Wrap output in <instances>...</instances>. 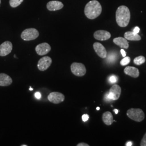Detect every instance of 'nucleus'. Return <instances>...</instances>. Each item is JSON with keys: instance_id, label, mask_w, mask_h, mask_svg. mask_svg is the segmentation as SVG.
<instances>
[{"instance_id": "f257e3e1", "label": "nucleus", "mask_w": 146, "mask_h": 146, "mask_svg": "<svg viewBox=\"0 0 146 146\" xmlns=\"http://www.w3.org/2000/svg\"><path fill=\"white\" fill-rule=\"evenodd\" d=\"M102 11V6L99 2L96 0H92L86 5L84 14L89 19L94 20L101 15Z\"/></svg>"}, {"instance_id": "f03ea898", "label": "nucleus", "mask_w": 146, "mask_h": 146, "mask_svg": "<svg viewBox=\"0 0 146 146\" xmlns=\"http://www.w3.org/2000/svg\"><path fill=\"white\" fill-rule=\"evenodd\" d=\"M131 13L129 8L125 5H121L116 11V21L121 27H125L129 23Z\"/></svg>"}, {"instance_id": "7ed1b4c3", "label": "nucleus", "mask_w": 146, "mask_h": 146, "mask_svg": "<svg viewBox=\"0 0 146 146\" xmlns=\"http://www.w3.org/2000/svg\"><path fill=\"white\" fill-rule=\"evenodd\" d=\"M127 115L131 120L136 122H141L145 119V113L140 108H131L128 110Z\"/></svg>"}, {"instance_id": "20e7f679", "label": "nucleus", "mask_w": 146, "mask_h": 146, "mask_svg": "<svg viewBox=\"0 0 146 146\" xmlns=\"http://www.w3.org/2000/svg\"><path fill=\"white\" fill-rule=\"evenodd\" d=\"M39 36V32L35 28H28L21 33V37L24 41H29L36 39Z\"/></svg>"}, {"instance_id": "39448f33", "label": "nucleus", "mask_w": 146, "mask_h": 146, "mask_svg": "<svg viewBox=\"0 0 146 146\" xmlns=\"http://www.w3.org/2000/svg\"><path fill=\"white\" fill-rule=\"evenodd\" d=\"M70 69L73 74L76 76H83L86 73V67L81 63H73L70 66Z\"/></svg>"}, {"instance_id": "423d86ee", "label": "nucleus", "mask_w": 146, "mask_h": 146, "mask_svg": "<svg viewBox=\"0 0 146 146\" xmlns=\"http://www.w3.org/2000/svg\"><path fill=\"white\" fill-rule=\"evenodd\" d=\"M121 94V88L118 84L113 85L107 94V98L109 100H117Z\"/></svg>"}, {"instance_id": "0eeeda50", "label": "nucleus", "mask_w": 146, "mask_h": 146, "mask_svg": "<svg viewBox=\"0 0 146 146\" xmlns=\"http://www.w3.org/2000/svg\"><path fill=\"white\" fill-rule=\"evenodd\" d=\"M65 99L63 94L57 92H52L48 96V100L54 104H58L64 101Z\"/></svg>"}, {"instance_id": "6e6552de", "label": "nucleus", "mask_w": 146, "mask_h": 146, "mask_svg": "<svg viewBox=\"0 0 146 146\" xmlns=\"http://www.w3.org/2000/svg\"><path fill=\"white\" fill-rule=\"evenodd\" d=\"M52 63V58L49 56H44L40 59L37 63V68L40 71H45L49 68Z\"/></svg>"}, {"instance_id": "1a4fd4ad", "label": "nucleus", "mask_w": 146, "mask_h": 146, "mask_svg": "<svg viewBox=\"0 0 146 146\" xmlns=\"http://www.w3.org/2000/svg\"><path fill=\"white\" fill-rule=\"evenodd\" d=\"M13 49L12 43L7 41L0 45V56L4 57L9 54Z\"/></svg>"}, {"instance_id": "9d476101", "label": "nucleus", "mask_w": 146, "mask_h": 146, "mask_svg": "<svg viewBox=\"0 0 146 146\" xmlns=\"http://www.w3.org/2000/svg\"><path fill=\"white\" fill-rule=\"evenodd\" d=\"M51 50L50 46L47 43H42L38 44L35 48V51L38 55L43 56L47 54Z\"/></svg>"}, {"instance_id": "9b49d317", "label": "nucleus", "mask_w": 146, "mask_h": 146, "mask_svg": "<svg viewBox=\"0 0 146 146\" xmlns=\"http://www.w3.org/2000/svg\"><path fill=\"white\" fill-rule=\"evenodd\" d=\"M94 50L97 55L102 58H105L107 56V52L104 46L100 43L95 42L93 44Z\"/></svg>"}, {"instance_id": "f8f14e48", "label": "nucleus", "mask_w": 146, "mask_h": 146, "mask_svg": "<svg viewBox=\"0 0 146 146\" xmlns=\"http://www.w3.org/2000/svg\"><path fill=\"white\" fill-rule=\"evenodd\" d=\"M94 37L96 40L99 41H106L111 37V34L110 32L106 31L99 30L94 33Z\"/></svg>"}, {"instance_id": "ddd939ff", "label": "nucleus", "mask_w": 146, "mask_h": 146, "mask_svg": "<svg viewBox=\"0 0 146 146\" xmlns=\"http://www.w3.org/2000/svg\"><path fill=\"white\" fill-rule=\"evenodd\" d=\"M63 4L58 1H51L47 4L48 10L49 11H56L61 9L63 7Z\"/></svg>"}, {"instance_id": "4468645a", "label": "nucleus", "mask_w": 146, "mask_h": 146, "mask_svg": "<svg viewBox=\"0 0 146 146\" xmlns=\"http://www.w3.org/2000/svg\"><path fill=\"white\" fill-rule=\"evenodd\" d=\"M124 73H125L126 75H129L134 78H138L140 75L139 70L137 68L131 66L126 67L124 69Z\"/></svg>"}, {"instance_id": "2eb2a0df", "label": "nucleus", "mask_w": 146, "mask_h": 146, "mask_svg": "<svg viewBox=\"0 0 146 146\" xmlns=\"http://www.w3.org/2000/svg\"><path fill=\"white\" fill-rule=\"evenodd\" d=\"M13 83V80L11 77L5 73L0 74V86H8Z\"/></svg>"}, {"instance_id": "dca6fc26", "label": "nucleus", "mask_w": 146, "mask_h": 146, "mask_svg": "<svg viewBox=\"0 0 146 146\" xmlns=\"http://www.w3.org/2000/svg\"><path fill=\"white\" fill-rule=\"evenodd\" d=\"M113 42L120 48L125 49H128L129 48V43L125 38L122 37H116L113 39Z\"/></svg>"}, {"instance_id": "f3484780", "label": "nucleus", "mask_w": 146, "mask_h": 146, "mask_svg": "<svg viewBox=\"0 0 146 146\" xmlns=\"http://www.w3.org/2000/svg\"><path fill=\"white\" fill-rule=\"evenodd\" d=\"M125 38L129 41H140L141 37L138 34H135L133 31H127L124 34Z\"/></svg>"}, {"instance_id": "a211bd4d", "label": "nucleus", "mask_w": 146, "mask_h": 146, "mask_svg": "<svg viewBox=\"0 0 146 146\" xmlns=\"http://www.w3.org/2000/svg\"><path fill=\"white\" fill-rule=\"evenodd\" d=\"M102 120L106 125H111L114 122L113 116L110 111H106L102 115Z\"/></svg>"}, {"instance_id": "6ab92c4d", "label": "nucleus", "mask_w": 146, "mask_h": 146, "mask_svg": "<svg viewBox=\"0 0 146 146\" xmlns=\"http://www.w3.org/2000/svg\"><path fill=\"white\" fill-rule=\"evenodd\" d=\"M133 61L136 65L140 66L146 62V58L143 56H139L135 58Z\"/></svg>"}, {"instance_id": "aec40b11", "label": "nucleus", "mask_w": 146, "mask_h": 146, "mask_svg": "<svg viewBox=\"0 0 146 146\" xmlns=\"http://www.w3.org/2000/svg\"><path fill=\"white\" fill-rule=\"evenodd\" d=\"M23 0H9V4L12 8H16L21 5Z\"/></svg>"}, {"instance_id": "412c9836", "label": "nucleus", "mask_w": 146, "mask_h": 146, "mask_svg": "<svg viewBox=\"0 0 146 146\" xmlns=\"http://www.w3.org/2000/svg\"><path fill=\"white\" fill-rule=\"evenodd\" d=\"M131 62V58L129 57H124V58L120 61V64L122 66H125Z\"/></svg>"}, {"instance_id": "4be33fe9", "label": "nucleus", "mask_w": 146, "mask_h": 146, "mask_svg": "<svg viewBox=\"0 0 146 146\" xmlns=\"http://www.w3.org/2000/svg\"><path fill=\"white\" fill-rule=\"evenodd\" d=\"M109 80H110V81L111 83H115L117 81V78L116 76L113 75L110 76Z\"/></svg>"}, {"instance_id": "5701e85b", "label": "nucleus", "mask_w": 146, "mask_h": 146, "mask_svg": "<svg viewBox=\"0 0 146 146\" xmlns=\"http://www.w3.org/2000/svg\"><path fill=\"white\" fill-rule=\"evenodd\" d=\"M140 146H146V133L143 136V137L141 140V142H140Z\"/></svg>"}, {"instance_id": "b1692460", "label": "nucleus", "mask_w": 146, "mask_h": 146, "mask_svg": "<svg viewBox=\"0 0 146 146\" xmlns=\"http://www.w3.org/2000/svg\"><path fill=\"white\" fill-rule=\"evenodd\" d=\"M82 119L84 122H86L89 119V115L87 114H84L82 116Z\"/></svg>"}, {"instance_id": "393cba45", "label": "nucleus", "mask_w": 146, "mask_h": 146, "mask_svg": "<svg viewBox=\"0 0 146 146\" xmlns=\"http://www.w3.org/2000/svg\"><path fill=\"white\" fill-rule=\"evenodd\" d=\"M115 60V55H113L111 54H110V56H109V58H108V61L110 62H113Z\"/></svg>"}, {"instance_id": "a878e982", "label": "nucleus", "mask_w": 146, "mask_h": 146, "mask_svg": "<svg viewBox=\"0 0 146 146\" xmlns=\"http://www.w3.org/2000/svg\"><path fill=\"white\" fill-rule=\"evenodd\" d=\"M35 96L37 99H40L41 98V94L40 93H39V92H36L35 94Z\"/></svg>"}, {"instance_id": "bb28decb", "label": "nucleus", "mask_w": 146, "mask_h": 146, "mask_svg": "<svg viewBox=\"0 0 146 146\" xmlns=\"http://www.w3.org/2000/svg\"><path fill=\"white\" fill-rule=\"evenodd\" d=\"M139 31H140V28H139V27H135V28H134V30H133V32H134V33H135V34H138V33H139Z\"/></svg>"}, {"instance_id": "cd10ccee", "label": "nucleus", "mask_w": 146, "mask_h": 146, "mask_svg": "<svg viewBox=\"0 0 146 146\" xmlns=\"http://www.w3.org/2000/svg\"><path fill=\"white\" fill-rule=\"evenodd\" d=\"M77 146H89L88 144L84 143V142H81V143H79L77 145Z\"/></svg>"}, {"instance_id": "c85d7f7f", "label": "nucleus", "mask_w": 146, "mask_h": 146, "mask_svg": "<svg viewBox=\"0 0 146 146\" xmlns=\"http://www.w3.org/2000/svg\"><path fill=\"white\" fill-rule=\"evenodd\" d=\"M120 52H121V54H122V55L123 57H125V56H126V52L125 51V50H123V49H121Z\"/></svg>"}, {"instance_id": "c756f323", "label": "nucleus", "mask_w": 146, "mask_h": 146, "mask_svg": "<svg viewBox=\"0 0 146 146\" xmlns=\"http://www.w3.org/2000/svg\"><path fill=\"white\" fill-rule=\"evenodd\" d=\"M133 145V143H132V142H131V141H129V142H128L126 144H125V146H131Z\"/></svg>"}, {"instance_id": "7c9ffc66", "label": "nucleus", "mask_w": 146, "mask_h": 146, "mask_svg": "<svg viewBox=\"0 0 146 146\" xmlns=\"http://www.w3.org/2000/svg\"><path fill=\"white\" fill-rule=\"evenodd\" d=\"M114 111L115 112V114H117L118 112H119V110L115 109V110H114Z\"/></svg>"}, {"instance_id": "2f4dec72", "label": "nucleus", "mask_w": 146, "mask_h": 146, "mask_svg": "<svg viewBox=\"0 0 146 146\" xmlns=\"http://www.w3.org/2000/svg\"><path fill=\"white\" fill-rule=\"evenodd\" d=\"M96 110H99L100 107H97V108H96Z\"/></svg>"}, {"instance_id": "473e14b6", "label": "nucleus", "mask_w": 146, "mask_h": 146, "mask_svg": "<svg viewBox=\"0 0 146 146\" xmlns=\"http://www.w3.org/2000/svg\"><path fill=\"white\" fill-rule=\"evenodd\" d=\"M21 146H27V145H22Z\"/></svg>"}, {"instance_id": "72a5a7b5", "label": "nucleus", "mask_w": 146, "mask_h": 146, "mask_svg": "<svg viewBox=\"0 0 146 146\" xmlns=\"http://www.w3.org/2000/svg\"><path fill=\"white\" fill-rule=\"evenodd\" d=\"M30 90H33V89L30 88Z\"/></svg>"}, {"instance_id": "f704fd0d", "label": "nucleus", "mask_w": 146, "mask_h": 146, "mask_svg": "<svg viewBox=\"0 0 146 146\" xmlns=\"http://www.w3.org/2000/svg\"><path fill=\"white\" fill-rule=\"evenodd\" d=\"M0 3H1V0H0Z\"/></svg>"}]
</instances>
